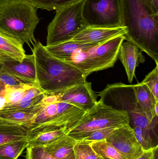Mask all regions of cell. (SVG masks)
Returning <instances> with one entry per match:
<instances>
[{
	"label": "cell",
	"mask_w": 158,
	"mask_h": 159,
	"mask_svg": "<svg viewBox=\"0 0 158 159\" xmlns=\"http://www.w3.org/2000/svg\"><path fill=\"white\" fill-rule=\"evenodd\" d=\"M125 40L135 45L158 64V14L146 0H121Z\"/></svg>",
	"instance_id": "obj_1"
},
{
	"label": "cell",
	"mask_w": 158,
	"mask_h": 159,
	"mask_svg": "<svg viewBox=\"0 0 158 159\" xmlns=\"http://www.w3.org/2000/svg\"><path fill=\"white\" fill-rule=\"evenodd\" d=\"M38 86L45 94H56L86 81L81 71L70 63L55 57L40 42L32 49Z\"/></svg>",
	"instance_id": "obj_2"
},
{
	"label": "cell",
	"mask_w": 158,
	"mask_h": 159,
	"mask_svg": "<svg viewBox=\"0 0 158 159\" xmlns=\"http://www.w3.org/2000/svg\"><path fill=\"white\" fill-rule=\"evenodd\" d=\"M37 9L26 0H0V32L22 45L36 43Z\"/></svg>",
	"instance_id": "obj_3"
},
{
	"label": "cell",
	"mask_w": 158,
	"mask_h": 159,
	"mask_svg": "<svg viewBox=\"0 0 158 159\" xmlns=\"http://www.w3.org/2000/svg\"><path fill=\"white\" fill-rule=\"evenodd\" d=\"M124 40V35L114 37L94 47L75 52L64 61L77 67L87 77L94 72L113 67Z\"/></svg>",
	"instance_id": "obj_4"
},
{
	"label": "cell",
	"mask_w": 158,
	"mask_h": 159,
	"mask_svg": "<svg viewBox=\"0 0 158 159\" xmlns=\"http://www.w3.org/2000/svg\"><path fill=\"white\" fill-rule=\"evenodd\" d=\"M130 124L127 111L114 109L102 101L85 112L81 119L68 134L79 142L94 131L109 127Z\"/></svg>",
	"instance_id": "obj_5"
},
{
	"label": "cell",
	"mask_w": 158,
	"mask_h": 159,
	"mask_svg": "<svg viewBox=\"0 0 158 159\" xmlns=\"http://www.w3.org/2000/svg\"><path fill=\"white\" fill-rule=\"evenodd\" d=\"M84 0L56 10L53 19L47 28L46 45H54L72 40L88 27L82 15Z\"/></svg>",
	"instance_id": "obj_6"
},
{
	"label": "cell",
	"mask_w": 158,
	"mask_h": 159,
	"mask_svg": "<svg viewBox=\"0 0 158 159\" xmlns=\"http://www.w3.org/2000/svg\"><path fill=\"white\" fill-rule=\"evenodd\" d=\"M85 112L70 104L61 101L43 106L36 115L30 129L53 125L64 128L66 134L79 123Z\"/></svg>",
	"instance_id": "obj_7"
},
{
	"label": "cell",
	"mask_w": 158,
	"mask_h": 159,
	"mask_svg": "<svg viewBox=\"0 0 158 159\" xmlns=\"http://www.w3.org/2000/svg\"><path fill=\"white\" fill-rule=\"evenodd\" d=\"M82 15L88 27H122L121 0H84Z\"/></svg>",
	"instance_id": "obj_8"
},
{
	"label": "cell",
	"mask_w": 158,
	"mask_h": 159,
	"mask_svg": "<svg viewBox=\"0 0 158 159\" xmlns=\"http://www.w3.org/2000/svg\"><path fill=\"white\" fill-rule=\"evenodd\" d=\"M98 96L101 97L100 101L107 105L127 111L129 116L134 113H143L137 107L133 85L122 83L109 85Z\"/></svg>",
	"instance_id": "obj_9"
},
{
	"label": "cell",
	"mask_w": 158,
	"mask_h": 159,
	"mask_svg": "<svg viewBox=\"0 0 158 159\" xmlns=\"http://www.w3.org/2000/svg\"><path fill=\"white\" fill-rule=\"evenodd\" d=\"M105 140L126 159L137 158L144 152L129 124L118 127Z\"/></svg>",
	"instance_id": "obj_10"
},
{
	"label": "cell",
	"mask_w": 158,
	"mask_h": 159,
	"mask_svg": "<svg viewBox=\"0 0 158 159\" xmlns=\"http://www.w3.org/2000/svg\"><path fill=\"white\" fill-rule=\"evenodd\" d=\"M57 94L58 101L70 104L85 112L91 110L97 102L92 84L87 81L68 88Z\"/></svg>",
	"instance_id": "obj_11"
},
{
	"label": "cell",
	"mask_w": 158,
	"mask_h": 159,
	"mask_svg": "<svg viewBox=\"0 0 158 159\" xmlns=\"http://www.w3.org/2000/svg\"><path fill=\"white\" fill-rule=\"evenodd\" d=\"M0 66L15 77L31 85H37L36 67L33 54L26 55L22 61L10 57H0Z\"/></svg>",
	"instance_id": "obj_12"
},
{
	"label": "cell",
	"mask_w": 158,
	"mask_h": 159,
	"mask_svg": "<svg viewBox=\"0 0 158 159\" xmlns=\"http://www.w3.org/2000/svg\"><path fill=\"white\" fill-rule=\"evenodd\" d=\"M127 32L124 27L117 28H93L88 27L70 41L81 43L101 44L114 37L124 35Z\"/></svg>",
	"instance_id": "obj_13"
},
{
	"label": "cell",
	"mask_w": 158,
	"mask_h": 159,
	"mask_svg": "<svg viewBox=\"0 0 158 159\" xmlns=\"http://www.w3.org/2000/svg\"><path fill=\"white\" fill-rule=\"evenodd\" d=\"M118 58L126 70L129 82L132 83L136 67L145 61L142 51L132 43L124 40L120 47Z\"/></svg>",
	"instance_id": "obj_14"
},
{
	"label": "cell",
	"mask_w": 158,
	"mask_h": 159,
	"mask_svg": "<svg viewBox=\"0 0 158 159\" xmlns=\"http://www.w3.org/2000/svg\"><path fill=\"white\" fill-rule=\"evenodd\" d=\"M65 134L66 133L64 128L53 125L32 129L30 131L27 139V148L45 147Z\"/></svg>",
	"instance_id": "obj_15"
},
{
	"label": "cell",
	"mask_w": 158,
	"mask_h": 159,
	"mask_svg": "<svg viewBox=\"0 0 158 159\" xmlns=\"http://www.w3.org/2000/svg\"><path fill=\"white\" fill-rule=\"evenodd\" d=\"M138 108L151 122L158 116V100L143 82L133 85Z\"/></svg>",
	"instance_id": "obj_16"
},
{
	"label": "cell",
	"mask_w": 158,
	"mask_h": 159,
	"mask_svg": "<svg viewBox=\"0 0 158 159\" xmlns=\"http://www.w3.org/2000/svg\"><path fill=\"white\" fill-rule=\"evenodd\" d=\"M42 104L23 110H13L0 112V121L21 125L30 129L36 115L42 108Z\"/></svg>",
	"instance_id": "obj_17"
},
{
	"label": "cell",
	"mask_w": 158,
	"mask_h": 159,
	"mask_svg": "<svg viewBox=\"0 0 158 159\" xmlns=\"http://www.w3.org/2000/svg\"><path fill=\"white\" fill-rule=\"evenodd\" d=\"M78 143L76 139L69 134H65L44 148L54 158L70 159L74 157L73 148Z\"/></svg>",
	"instance_id": "obj_18"
},
{
	"label": "cell",
	"mask_w": 158,
	"mask_h": 159,
	"mask_svg": "<svg viewBox=\"0 0 158 159\" xmlns=\"http://www.w3.org/2000/svg\"><path fill=\"white\" fill-rule=\"evenodd\" d=\"M100 44L88 43L69 41L52 46H45V49L55 57L63 61L70 57L75 52L94 47Z\"/></svg>",
	"instance_id": "obj_19"
},
{
	"label": "cell",
	"mask_w": 158,
	"mask_h": 159,
	"mask_svg": "<svg viewBox=\"0 0 158 159\" xmlns=\"http://www.w3.org/2000/svg\"><path fill=\"white\" fill-rule=\"evenodd\" d=\"M30 131L28 128L25 126L0 121V145L27 140Z\"/></svg>",
	"instance_id": "obj_20"
},
{
	"label": "cell",
	"mask_w": 158,
	"mask_h": 159,
	"mask_svg": "<svg viewBox=\"0 0 158 159\" xmlns=\"http://www.w3.org/2000/svg\"><path fill=\"white\" fill-rule=\"evenodd\" d=\"M23 46L16 40L0 32V57L22 61L26 56Z\"/></svg>",
	"instance_id": "obj_21"
},
{
	"label": "cell",
	"mask_w": 158,
	"mask_h": 159,
	"mask_svg": "<svg viewBox=\"0 0 158 159\" xmlns=\"http://www.w3.org/2000/svg\"><path fill=\"white\" fill-rule=\"evenodd\" d=\"M137 141L144 151L158 147L157 128L143 129L138 127L133 128Z\"/></svg>",
	"instance_id": "obj_22"
},
{
	"label": "cell",
	"mask_w": 158,
	"mask_h": 159,
	"mask_svg": "<svg viewBox=\"0 0 158 159\" xmlns=\"http://www.w3.org/2000/svg\"><path fill=\"white\" fill-rule=\"evenodd\" d=\"M27 147V140H20L1 145L0 159H17Z\"/></svg>",
	"instance_id": "obj_23"
},
{
	"label": "cell",
	"mask_w": 158,
	"mask_h": 159,
	"mask_svg": "<svg viewBox=\"0 0 158 159\" xmlns=\"http://www.w3.org/2000/svg\"><path fill=\"white\" fill-rule=\"evenodd\" d=\"M89 145L98 157L110 159H126L106 140L93 142Z\"/></svg>",
	"instance_id": "obj_24"
},
{
	"label": "cell",
	"mask_w": 158,
	"mask_h": 159,
	"mask_svg": "<svg viewBox=\"0 0 158 159\" xmlns=\"http://www.w3.org/2000/svg\"><path fill=\"white\" fill-rule=\"evenodd\" d=\"M33 85H24L6 88L3 93L7 102L6 107L20 102L27 90Z\"/></svg>",
	"instance_id": "obj_25"
},
{
	"label": "cell",
	"mask_w": 158,
	"mask_h": 159,
	"mask_svg": "<svg viewBox=\"0 0 158 159\" xmlns=\"http://www.w3.org/2000/svg\"><path fill=\"white\" fill-rule=\"evenodd\" d=\"M30 3L36 9L51 11L58 10L71 4L79 0H26Z\"/></svg>",
	"instance_id": "obj_26"
},
{
	"label": "cell",
	"mask_w": 158,
	"mask_h": 159,
	"mask_svg": "<svg viewBox=\"0 0 158 159\" xmlns=\"http://www.w3.org/2000/svg\"><path fill=\"white\" fill-rule=\"evenodd\" d=\"M24 85H31L15 77L0 66V93L4 91L7 87Z\"/></svg>",
	"instance_id": "obj_27"
},
{
	"label": "cell",
	"mask_w": 158,
	"mask_h": 159,
	"mask_svg": "<svg viewBox=\"0 0 158 159\" xmlns=\"http://www.w3.org/2000/svg\"><path fill=\"white\" fill-rule=\"evenodd\" d=\"M119 127H109L96 130L90 134L86 138L79 142V143L89 145L93 142L105 140L114 130Z\"/></svg>",
	"instance_id": "obj_28"
},
{
	"label": "cell",
	"mask_w": 158,
	"mask_h": 159,
	"mask_svg": "<svg viewBox=\"0 0 158 159\" xmlns=\"http://www.w3.org/2000/svg\"><path fill=\"white\" fill-rule=\"evenodd\" d=\"M75 159H98L95 152L90 145L78 143L73 148Z\"/></svg>",
	"instance_id": "obj_29"
},
{
	"label": "cell",
	"mask_w": 158,
	"mask_h": 159,
	"mask_svg": "<svg viewBox=\"0 0 158 159\" xmlns=\"http://www.w3.org/2000/svg\"><path fill=\"white\" fill-rule=\"evenodd\" d=\"M44 93H41L37 97L31 99L28 101L26 102H20L18 103L13 105L6 106L4 108L3 111H8V110H23V109H29V108H32L35 107L41 104L42 103L43 99L45 96Z\"/></svg>",
	"instance_id": "obj_30"
},
{
	"label": "cell",
	"mask_w": 158,
	"mask_h": 159,
	"mask_svg": "<svg viewBox=\"0 0 158 159\" xmlns=\"http://www.w3.org/2000/svg\"><path fill=\"white\" fill-rule=\"evenodd\" d=\"M156 68L145 77L142 82L145 84L158 100V64Z\"/></svg>",
	"instance_id": "obj_31"
},
{
	"label": "cell",
	"mask_w": 158,
	"mask_h": 159,
	"mask_svg": "<svg viewBox=\"0 0 158 159\" xmlns=\"http://www.w3.org/2000/svg\"><path fill=\"white\" fill-rule=\"evenodd\" d=\"M27 148L26 159H56L49 155L44 148ZM70 159H75V157Z\"/></svg>",
	"instance_id": "obj_32"
},
{
	"label": "cell",
	"mask_w": 158,
	"mask_h": 159,
	"mask_svg": "<svg viewBox=\"0 0 158 159\" xmlns=\"http://www.w3.org/2000/svg\"><path fill=\"white\" fill-rule=\"evenodd\" d=\"M42 93H44L38 85H33L28 89L27 90L25 95L20 102H26L33 99Z\"/></svg>",
	"instance_id": "obj_33"
},
{
	"label": "cell",
	"mask_w": 158,
	"mask_h": 159,
	"mask_svg": "<svg viewBox=\"0 0 158 159\" xmlns=\"http://www.w3.org/2000/svg\"><path fill=\"white\" fill-rule=\"evenodd\" d=\"M44 97L42 101L43 105L45 106L51 104L58 102V95L57 94H45Z\"/></svg>",
	"instance_id": "obj_34"
},
{
	"label": "cell",
	"mask_w": 158,
	"mask_h": 159,
	"mask_svg": "<svg viewBox=\"0 0 158 159\" xmlns=\"http://www.w3.org/2000/svg\"><path fill=\"white\" fill-rule=\"evenodd\" d=\"M158 147L150 150L144 151L143 153L135 159H155L156 152L158 150Z\"/></svg>",
	"instance_id": "obj_35"
},
{
	"label": "cell",
	"mask_w": 158,
	"mask_h": 159,
	"mask_svg": "<svg viewBox=\"0 0 158 159\" xmlns=\"http://www.w3.org/2000/svg\"><path fill=\"white\" fill-rule=\"evenodd\" d=\"M152 11L158 14V0H146Z\"/></svg>",
	"instance_id": "obj_36"
},
{
	"label": "cell",
	"mask_w": 158,
	"mask_h": 159,
	"mask_svg": "<svg viewBox=\"0 0 158 159\" xmlns=\"http://www.w3.org/2000/svg\"><path fill=\"white\" fill-rule=\"evenodd\" d=\"M4 92L0 93V112L2 111L7 105L6 99L3 94Z\"/></svg>",
	"instance_id": "obj_37"
},
{
	"label": "cell",
	"mask_w": 158,
	"mask_h": 159,
	"mask_svg": "<svg viewBox=\"0 0 158 159\" xmlns=\"http://www.w3.org/2000/svg\"><path fill=\"white\" fill-rule=\"evenodd\" d=\"M98 157V156H97ZM98 159H110L108 158H105L101 157H98Z\"/></svg>",
	"instance_id": "obj_38"
}]
</instances>
